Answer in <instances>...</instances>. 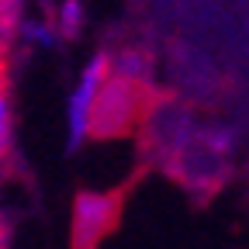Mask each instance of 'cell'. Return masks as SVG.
I'll return each instance as SVG.
<instances>
[{"instance_id":"6da1fadb","label":"cell","mask_w":249,"mask_h":249,"mask_svg":"<svg viewBox=\"0 0 249 249\" xmlns=\"http://www.w3.org/2000/svg\"><path fill=\"white\" fill-rule=\"evenodd\" d=\"M156 97H160V90H152L149 76L107 66L87 114V135L97 142L128 139L132 132H139V124L145 121Z\"/></svg>"},{"instance_id":"7a4b0ae2","label":"cell","mask_w":249,"mask_h":249,"mask_svg":"<svg viewBox=\"0 0 249 249\" xmlns=\"http://www.w3.org/2000/svg\"><path fill=\"white\" fill-rule=\"evenodd\" d=\"M156 163L170 173V180L183 183L194 197L208 201L229 177V135L187 128Z\"/></svg>"},{"instance_id":"3957f363","label":"cell","mask_w":249,"mask_h":249,"mask_svg":"<svg viewBox=\"0 0 249 249\" xmlns=\"http://www.w3.org/2000/svg\"><path fill=\"white\" fill-rule=\"evenodd\" d=\"M124 197H128V187L107 194H80L73 208V246H97L107 232H114Z\"/></svg>"},{"instance_id":"277c9868","label":"cell","mask_w":249,"mask_h":249,"mask_svg":"<svg viewBox=\"0 0 249 249\" xmlns=\"http://www.w3.org/2000/svg\"><path fill=\"white\" fill-rule=\"evenodd\" d=\"M107 66H111V55H107V52H101L97 59L90 62V70L83 73V83H80L76 97H73V107H70V128H73V139H70V142H73V145H80V142L87 139V114H90L93 93H97V87H101V80H104Z\"/></svg>"},{"instance_id":"5b68a950","label":"cell","mask_w":249,"mask_h":249,"mask_svg":"<svg viewBox=\"0 0 249 249\" xmlns=\"http://www.w3.org/2000/svg\"><path fill=\"white\" fill-rule=\"evenodd\" d=\"M11 62H0V183L14 163V114H11Z\"/></svg>"},{"instance_id":"8992f818","label":"cell","mask_w":249,"mask_h":249,"mask_svg":"<svg viewBox=\"0 0 249 249\" xmlns=\"http://www.w3.org/2000/svg\"><path fill=\"white\" fill-rule=\"evenodd\" d=\"M18 18H21V0H0V62H11Z\"/></svg>"},{"instance_id":"52a82bcc","label":"cell","mask_w":249,"mask_h":249,"mask_svg":"<svg viewBox=\"0 0 249 249\" xmlns=\"http://www.w3.org/2000/svg\"><path fill=\"white\" fill-rule=\"evenodd\" d=\"M62 21H66V35H73L76 24H80V4H76V0H70V4H66V11H62Z\"/></svg>"},{"instance_id":"ba28073f","label":"cell","mask_w":249,"mask_h":249,"mask_svg":"<svg viewBox=\"0 0 249 249\" xmlns=\"http://www.w3.org/2000/svg\"><path fill=\"white\" fill-rule=\"evenodd\" d=\"M11 239V222H7V214H0V246H7Z\"/></svg>"}]
</instances>
